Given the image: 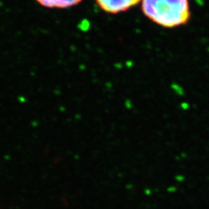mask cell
<instances>
[{"label": "cell", "instance_id": "cell-1", "mask_svg": "<svg viewBox=\"0 0 209 209\" xmlns=\"http://www.w3.org/2000/svg\"><path fill=\"white\" fill-rule=\"evenodd\" d=\"M141 9L151 22L167 29L187 24L191 17L189 0H141Z\"/></svg>", "mask_w": 209, "mask_h": 209}, {"label": "cell", "instance_id": "cell-2", "mask_svg": "<svg viewBox=\"0 0 209 209\" xmlns=\"http://www.w3.org/2000/svg\"><path fill=\"white\" fill-rule=\"evenodd\" d=\"M95 3L104 13L118 14L128 11L141 3V0H95Z\"/></svg>", "mask_w": 209, "mask_h": 209}, {"label": "cell", "instance_id": "cell-3", "mask_svg": "<svg viewBox=\"0 0 209 209\" xmlns=\"http://www.w3.org/2000/svg\"><path fill=\"white\" fill-rule=\"evenodd\" d=\"M40 6L50 9H67L79 4L82 0H36Z\"/></svg>", "mask_w": 209, "mask_h": 209}]
</instances>
